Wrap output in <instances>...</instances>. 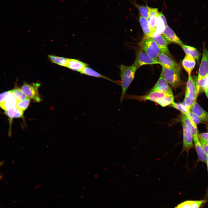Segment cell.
Returning a JSON list of instances; mask_svg holds the SVG:
<instances>
[{
	"label": "cell",
	"mask_w": 208,
	"mask_h": 208,
	"mask_svg": "<svg viewBox=\"0 0 208 208\" xmlns=\"http://www.w3.org/2000/svg\"><path fill=\"white\" fill-rule=\"evenodd\" d=\"M138 68L133 64L130 66L123 64L120 66V81L119 85L122 88L120 101L122 102L124 99L126 91L133 80Z\"/></svg>",
	"instance_id": "cell-1"
},
{
	"label": "cell",
	"mask_w": 208,
	"mask_h": 208,
	"mask_svg": "<svg viewBox=\"0 0 208 208\" xmlns=\"http://www.w3.org/2000/svg\"><path fill=\"white\" fill-rule=\"evenodd\" d=\"M180 66L178 68L168 69L162 67L161 73L168 83L174 88H177L181 83V78Z\"/></svg>",
	"instance_id": "cell-2"
},
{
	"label": "cell",
	"mask_w": 208,
	"mask_h": 208,
	"mask_svg": "<svg viewBox=\"0 0 208 208\" xmlns=\"http://www.w3.org/2000/svg\"><path fill=\"white\" fill-rule=\"evenodd\" d=\"M141 49L153 59L157 60L160 51L156 43L151 37L144 38L140 44Z\"/></svg>",
	"instance_id": "cell-3"
},
{
	"label": "cell",
	"mask_w": 208,
	"mask_h": 208,
	"mask_svg": "<svg viewBox=\"0 0 208 208\" xmlns=\"http://www.w3.org/2000/svg\"><path fill=\"white\" fill-rule=\"evenodd\" d=\"M40 85L39 83H33L29 84L24 82L21 89L27 97L39 102L41 101L38 91V88Z\"/></svg>",
	"instance_id": "cell-4"
},
{
	"label": "cell",
	"mask_w": 208,
	"mask_h": 208,
	"mask_svg": "<svg viewBox=\"0 0 208 208\" xmlns=\"http://www.w3.org/2000/svg\"><path fill=\"white\" fill-rule=\"evenodd\" d=\"M155 64H159L157 60L151 57L140 49L137 53L133 64L138 68L143 65Z\"/></svg>",
	"instance_id": "cell-5"
},
{
	"label": "cell",
	"mask_w": 208,
	"mask_h": 208,
	"mask_svg": "<svg viewBox=\"0 0 208 208\" xmlns=\"http://www.w3.org/2000/svg\"><path fill=\"white\" fill-rule=\"evenodd\" d=\"M208 74V50L203 45L201 60L198 69L197 80L201 79Z\"/></svg>",
	"instance_id": "cell-6"
},
{
	"label": "cell",
	"mask_w": 208,
	"mask_h": 208,
	"mask_svg": "<svg viewBox=\"0 0 208 208\" xmlns=\"http://www.w3.org/2000/svg\"><path fill=\"white\" fill-rule=\"evenodd\" d=\"M183 146L181 153L185 151L188 153L190 149L193 147L192 135L190 130L182 124Z\"/></svg>",
	"instance_id": "cell-7"
},
{
	"label": "cell",
	"mask_w": 208,
	"mask_h": 208,
	"mask_svg": "<svg viewBox=\"0 0 208 208\" xmlns=\"http://www.w3.org/2000/svg\"><path fill=\"white\" fill-rule=\"evenodd\" d=\"M151 90L157 91L167 94H173L172 90L169 86L168 83L161 73Z\"/></svg>",
	"instance_id": "cell-8"
},
{
	"label": "cell",
	"mask_w": 208,
	"mask_h": 208,
	"mask_svg": "<svg viewBox=\"0 0 208 208\" xmlns=\"http://www.w3.org/2000/svg\"><path fill=\"white\" fill-rule=\"evenodd\" d=\"M197 96L196 84L191 75L188 76L185 97L196 101Z\"/></svg>",
	"instance_id": "cell-9"
},
{
	"label": "cell",
	"mask_w": 208,
	"mask_h": 208,
	"mask_svg": "<svg viewBox=\"0 0 208 208\" xmlns=\"http://www.w3.org/2000/svg\"><path fill=\"white\" fill-rule=\"evenodd\" d=\"M159 64L162 67L168 69H172L180 67L179 65L169 56L161 53L157 59Z\"/></svg>",
	"instance_id": "cell-10"
},
{
	"label": "cell",
	"mask_w": 208,
	"mask_h": 208,
	"mask_svg": "<svg viewBox=\"0 0 208 208\" xmlns=\"http://www.w3.org/2000/svg\"><path fill=\"white\" fill-rule=\"evenodd\" d=\"M161 34L169 43H176L180 46L183 44L173 30L168 25L165 27Z\"/></svg>",
	"instance_id": "cell-11"
},
{
	"label": "cell",
	"mask_w": 208,
	"mask_h": 208,
	"mask_svg": "<svg viewBox=\"0 0 208 208\" xmlns=\"http://www.w3.org/2000/svg\"><path fill=\"white\" fill-rule=\"evenodd\" d=\"M156 43L161 53L171 57V55L168 50V45L169 43L161 34L152 37Z\"/></svg>",
	"instance_id": "cell-12"
},
{
	"label": "cell",
	"mask_w": 208,
	"mask_h": 208,
	"mask_svg": "<svg viewBox=\"0 0 208 208\" xmlns=\"http://www.w3.org/2000/svg\"><path fill=\"white\" fill-rule=\"evenodd\" d=\"M17 101L11 92L8 96L0 103V107L4 111L16 107Z\"/></svg>",
	"instance_id": "cell-13"
},
{
	"label": "cell",
	"mask_w": 208,
	"mask_h": 208,
	"mask_svg": "<svg viewBox=\"0 0 208 208\" xmlns=\"http://www.w3.org/2000/svg\"><path fill=\"white\" fill-rule=\"evenodd\" d=\"M190 111L198 116L201 120L208 124V112L204 110L196 101L192 106Z\"/></svg>",
	"instance_id": "cell-14"
},
{
	"label": "cell",
	"mask_w": 208,
	"mask_h": 208,
	"mask_svg": "<svg viewBox=\"0 0 208 208\" xmlns=\"http://www.w3.org/2000/svg\"><path fill=\"white\" fill-rule=\"evenodd\" d=\"M181 121L182 124L185 125L190 131L193 138L198 136L199 134L197 125L187 116L182 114Z\"/></svg>",
	"instance_id": "cell-15"
},
{
	"label": "cell",
	"mask_w": 208,
	"mask_h": 208,
	"mask_svg": "<svg viewBox=\"0 0 208 208\" xmlns=\"http://www.w3.org/2000/svg\"><path fill=\"white\" fill-rule=\"evenodd\" d=\"M182 65L184 70L187 73L188 76H189L191 75V73L196 66V59L186 54L183 60Z\"/></svg>",
	"instance_id": "cell-16"
},
{
	"label": "cell",
	"mask_w": 208,
	"mask_h": 208,
	"mask_svg": "<svg viewBox=\"0 0 208 208\" xmlns=\"http://www.w3.org/2000/svg\"><path fill=\"white\" fill-rule=\"evenodd\" d=\"M88 66L87 64L79 60L69 58L68 59L66 67L80 73L85 67Z\"/></svg>",
	"instance_id": "cell-17"
},
{
	"label": "cell",
	"mask_w": 208,
	"mask_h": 208,
	"mask_svg": "<svg viewBox=\"0 0 208 208\" xmlns=\"http://www.w3.org/2000/svg\"><path fill=\"white\" fill-rule=\"evenodd\" d=\"M159 14L157 8L150 7L149 16L147 20L153 35L156 31Z\"/></svg>",
	"instance_id": "cell-18"
},
{
	"label": "cell",
	"mask_w": 208,
	"mask_h": 208,
	"mask_svg": "<svg viewBox=\"0 0 208 208\" xmlns=\"http://www.w3.org/2000/svg\"><path fill=\"white\" fill-rule=\"evenodd\" d=\"M80 73L90 76L99 78H103L116 84L119 85V82H118L106 76L99 73L93 69L88 67V66L85 67Z\"/></svg>",
	"instance_id": "cell-19"
},
{
	"label": "cell",
	"mask_w": 208,
	"mask_h": 208,
	"mask_svg": "<svg viewBox=\"0 0 208 208\" xmlns=\"http://www.w3.org/2000/svg\"><path fill=\"white\" fill-rule=\"evenodd\" d=\"M193 140L199 160L206 163L207 157L199 140L198 136L193 138Z\"/></svg>",
	"instance_id": "cell-20"
},
{
	"label": "cell",
	"mask_w": 208,
	"mask_h": 208,
	"mask_svg": "<svg viewBox=\"0 0 208 208\" xmlns=\"http://www.w3.org/2000/svg\"><path fill=\"white\" fill-rule=\"evenodd\" d=\"M206 201L205 200H188L180 203L174 208H200L201 205Z\"/></svg>",
	"instance_id": "cell-21"
},
{
	"label": "cell",
	"mask_w": 208,
	"mask_h": 208,
	"mask_svg": "<svg viewBox=\"0 0 208 208\" xmlns=\"http://www.w3.org/2000/svg\"><path fill=\"white\" fill-rule=\"evenodd\" d=\"M139 22L144 35V38L152 37L153 34L148 20L140 14Z\"/></svg>",
	"instance_id": "cell-22"
},
{
	"label": "cell",
	"mask_w": 208,
	"mask_h": 208,
	"mask_svg": "<svg viewBox=\"0 0 208 208\" xmlns=\"http://www.w3.org/2000/svg\"><path fill=\"white\" fill-rule=\"evenodd\" d=\"M181 47L186 55H190L198 62L201 54L198 50L195 47L183 44Z\"/></svg>",
	"instance_id": "cell-23"
},
{
	"label": "cell",
	"mask_w": 208,
	"mask_h": 208,
	"mask_svg": "<svg viewBox=\"0 0 208 208\" xmlns=\"http://www.w3.org/2000/svg\"><path fill=\"white\" fill-rule=\"evenodd\" d=\"M174 102L173 94H168L159 98L155 102L162 107L170 105Z\"/></svg>",
	"instance_id": "cell-24"
},
{
	"label": "cell",
	"mask_w": 208,
	"mask_h": 208,
	"mask_svg": "<svg viewBox=\"0 0 208 208\" xmlns=\"http://www.w3.org/2000/svg\"><path fill=\"white\" fill-rule=\"evenodd\" d=\"M48 57L49 59L52 62L62 66L66 67L68 59L52 55H49Z\"/></svg>",
	"instance_id": "cell-25"
},
{
	"label": "cell",
	"mask_w": 208,
	"mask_h": 208,
	"mask_svg": "<svg viewBox=\"0 0 208 208\" xmlns=\"http://www.w3.org/2000/svg\"><path fill=\"white\" fill-rule=\"evenodd\" d=\"M170 106L180 111L182 114L187 115L191 109L183 102L177 103L174 102Z\"/></svg>",
	"instance_id": "cell-26"
},
{
	"label": "cell",
	"mask_w": 208,
	"mask_h": 208,
	"mask_svg": "<svg viewBox=\"0 0 208 208\" xmlns=\"http://www.w3.org/2000/svg\"><path fill=\"white\" fill-rule=\"evenodd\" d=\"M196 87L198 96L201 89L204 90L208 88V74L200 80H197Z\"/></svg>",
	"instance_id": "cell-27"
},
{
	"label": "cell",
	"mask_w": 208,
	"mask_h": 208,
	"mask_svg": "<svg viewBox=\"0 0 208 208\" xmlns=\"http://www.w3.org/2000/svg\"><path fill=\"white\" fill-rule=\"evenodd\" d=\"M14 88L10 90L11 92L13 94L17 101L23 100L27 97L22 91L21 88L15 85Z\"/></svg>",
	"instance_id": "cell-28"
},
{
	"label": "cell",
	"mask_w": 208,
	"mask_h": 208,
	"mask_svg": "<svg viewBox=\"0 0 208 208\" xmlns=\"http://www.w3.org/2000/svg\"><path fill=\"white\" fill-rule=\"evenodd\" d=\"M165 26L164 23L159 14L156 26V31L153 36H156L161 34L165 29Z\"/></svg>",
	"instance_id": "cell-29"
},
{
	"label": "cell",
	"mask_w": 208,
	"mask_h": 208,
	"mask_svg": "<svg viewBox=\"0 0 208 208\" xmlns=\"http://www.w3.org/2000/svg\"><path fill=\"white\" fill-rule=\"evenodd\" d=\"M15 109V108H13L5 111V113L9 119V128L8 131V135L10 137L11 136L12 134V125L13 118H14V114Z\"/></svg>",
	"instance_id": "cell-30"
},
{
	"label": "cell",
	"mask_w": 208,
	"mask_h": 208,
	"mask_svg": "<svg viewBox=\"0 0 208 208\" xmlns=\"http://www.w3.org/2000/svg\"><path fill=\"white\" fill-rule=\"evenodd\" d=\"M30 100V98L27 97L23 100L18 101L16 107L24 112L28 107Z\"/></svg>",
	"instance_id": "cell-31"
},
{
	"label": "cell",
	"mask_w": 208,
	"mask_h": 208,
	"mask_svg": "<svg viewBox=\"0 0 208 208\" xmlns=\"http://www.w3.org/2000/svg\"><path fill=\"white\" fill-rule=\"evenodd\" d=\"M140 12V14L147 19L149 16L150 8L148 6L138 5L137 6Z\"/></svg>",
	"instance_id": "cell-32"
},
{
	"label": "cell",
	"mask_w": 208,
	"mask_h": 208,
	"mask_svg": "<svg viewBox=\"0 0 208 208\" xmlns=\"http://www.w3.org/2000/svg\"><path fill=\"white\" fill-rule=\"evenodd\" d=\"M197 125L201 122L200 118L196 115L194 114L190 111L187 115Z\"/></svg>",
	"instance_id": "cell-33"
},
{
	"label": "cell",
	"mask_w": 208,
	"mask_h": 208,
	"mask_svg": "<svg viewBox=\"0 0 208 208\" xmlns=\"http://www.w3.org/2000/svg\"><path fill=\"white\" fill-rule=\"evenodd\" d=\"M198 138L201 143H208V132L198 134Z\"/></svg>",
	"instance_id": "cell-34"
},
{
	"label": "cell",
	"mask_w": 208,
	"mask_h": 208,
	"mask_svg": "<svg viewBox=\"0 0 208 208\" xmlns=\"http://www.w3.org/2000/svg\"><path fill=\"white\" fill-rule=\"evenodd\" d=\"M23 112L17 107L15 108L14 114V118H23Z\"/></svg>",
	"instance_id": "cell-35"
},
{
	"label": "cell",
	"mask_w": 208,
	"mask_h": 208,
	"mask_svg": "<svg viewBox=\"0 0 208 208\" xmlns=\"http://www.w3.org/2000/svg\"><path fill=\"white\" fill-rule=\"evenodd\" d=\"M10 90L0 94V103L4 100L10 93Z\"/></svg>",
	"instance_id": "cell-36"
},
{
	"label": "cell",
	"mask_w": 208,
	"mask_h": 208,
	"mask_svg": "<svg viewBox=\"0 0 208 208\" xmlns=\"http://www.w3.org/2000/svg\"><path fill=\"white\" fill-rule=\"evenodd\" d=\"M201 144L203 147L205 154L207 157H208V143H201Z\"/></svg>",
	"instance_id": "cell-37"
},
{
	"label": "cell",
	"mask_w": 208,
	"mask_h": 208,
	"mask_svg": "<svg viewBox=\"0 0 208 208\" xmlns=\"http://www.w3.org/2000/svg\"><path fill=\"white\" fill-rule=\"evenodd\" d=\"M159 14L161 19L163 21L165 26L166 27L168 25L167 21L166 18L164 16L163 14L161 12H159Z\"/></svg>",
	"instance_id": "cell-38"
},
{
	"label": "cell",
	"mask_w": 208,
	"mask_h": 208,
	"mask_svg": "<svg viewBox=\"0 0 208 208\" xmlns=\"http://www.w3.org/2000/svg\"><path fill=\"white\" fill-rule=\"evenodd\" d=\"M204 91L205 92L206 95L208 99V88H207L204 90Z\"/></svg>",
	"instance_id": "cell-39"
},
{
	"label": "cell",
	"mask_w": 208,
	"mask_h": 208,
	"mask_svg": "<svg viewBox=\"0 0 208 208\" xmlns=\"http://www.w3.org/2000/svg\"><path fill=\"white\" fill-rule=\"evenodd\" d=\"M4 163L3 162H0V167ZM1 178V177L0 175V179Z\"/></svg>",
	"instance_id": "cell-40"
},
{
	"label": "cell",
	"mask_w": 208,
	"mask_h": 208,
	"mask_svg": "<svg viewBox=\"0 0 208 208\" xmlns=\"http://www.w3.org/2000/svg\"><path fill=\"white\" fill-rule=\"evenodd\" d=\"M207 157V161L206 164H207V170H208V157Z\"/></svg>",
	"instance_id": "cell-41"
}]
</instances>
